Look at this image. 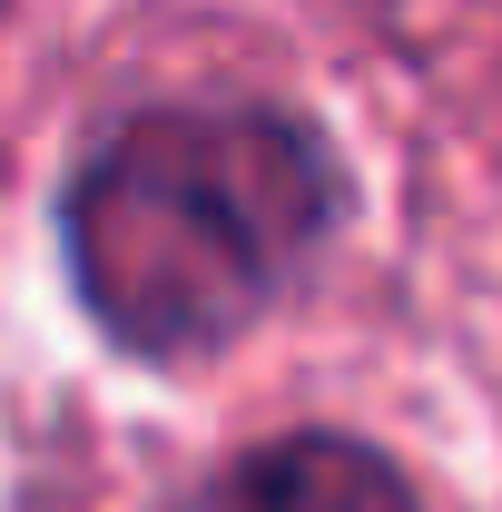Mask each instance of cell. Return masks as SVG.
Listing matches in <instances>:
<instances>
[{"mask_svg": "<svg viewBox=\"0 0 502 512\" xmlns=\"http://www.w3.org/2000/svg\"><path fill=\"white\" fill-rule=\"evenodd\" d=\"M325 148L276 109H148L69 188L89 316L138 355H207L325 237Z\"/></svg>", "mask_w": 502, "mask_h": 512, "instance_id": "obj_1", "label": "cell"}, {"mask_svg": "<svg viewBox=\"0 0 502 512\" xmlns=\"http://www.w3.org/2000/svg\"><path fill=\"white\" fill-rule=\"evenodd\" d=\"M178 512H414L404 473L355 434H286L237 453L217 483H197Z\"/></svg>", "mask_w": 502, "mask_h": 512, "instance_id": "obj_2", "label": "cell"}]
</instances>
